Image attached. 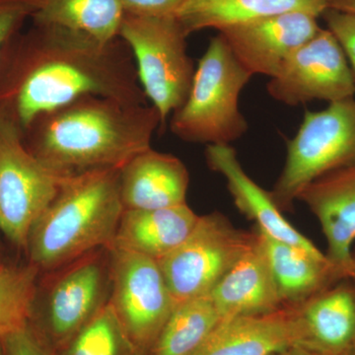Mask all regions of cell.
<instances>
[{"mask_svg":"<svg viewBox=\"0 0 355 355\" xmlns=\"http://www.w3.org/2000/svg\"><path fill=\"white\" fill-rule=\"evenodd\" d=\"M289 306L270 314L222 319L193 355H275L296 345Z\"/></svg>","mask_w":355,"mask_h":355,"instance_id":"d6986e66","label":"cell"},{"mask_svg":"<svg viewBox=\"0 0 355 355\" xmlns=\"http://www.w3.org/2000/svg\"><path fill=\"white\" fill-rule=\"evenodd\" d=\"M30 18L24 0H0V53Z\"/></svg>","mask_w":355,"mask_h":355,"instance_id":"4316f807","label":"cell"},{"mask_svg":"<svg viewBox=\"0 0 355 355\" xmlns=\"http://www.w3.org/2000/svg\"><path fill=\"white\" fill-rule=\"evenodd\" d=\"M85 96L146 104L130 48L33 23L0 53V116L22 132L41 114Z\"/></svg>","mask_w":355,"mask_h":355,"instance_id":"6da1fadb","label":"cell"},{"mask_svg":"<svg viewBox=\"0 0 355 355\" xmlns=\"http://www.w3.org/2000/svg\"><path fill=\"white\" fill-rule=\"evenodd\" d=\"M254 229L284 306L300 304L338 280L347 279L323 252L294 246L273 239L259 228Z\"/></svg>","mask_w":355,"mask_h":355,"instance_id":"ac0fdd59","label":"cell"},{"mask_svg":"<svg viewBox=\"0 0 355 355\" xmlns=\"http://www.w3.org/2000/svg\"><path fill=\"white\" fill-rule=\"evenodd\" d=\"M30 19L80 32L102 42L119 38L123 9L120 0H24Z\"/></svg>","mask_w":355,"mask_h":355,"instance_id":"7402d4cb","label":"cell"},{"mask_svg":"<svg viewBox=\"0 0 355 355\" xmlns=\"http://www.w3.org/2000/svg\"><path fill=\"white\" fill-rule=\"evenodd\" d=\"M2 355H51L30 324L0 342Z\"/></svg>","mask_w":355,"mask_h":355,"instance_id":"83f0119b","label":"cell"},{"mask_svg":"<svg viewBox=\"0 0 355 355\" xmlns=\"http://www.w3.org/2000/svg\"><path fill=\"white\" fill-rule=\"evenodd\" d=\"M350 355H355V349L354 350V352H352V354Z\"/></svg>","mask_w":355,"mask_h":355,"instance_id":"e575fe53","label":"cell"},{"mask_svg":"<svg viewBox=\"0 0 355 355\" xmlns=\"http://www.w3.org/2000/svg\"><path fill=\"white\" fill-rule=\"evenodd\" d=\"M221 320L210 294L180 303L146 355H193Z\"/></svg>","mask_w":355,"mask_h":355,"instance_id":"603a6c76","label":"cell"},{"mask_svg":"<svg viewBox=\"0 0 355 355\" xmlns=\"http://www.w3.org/2000/svg\"><path fill=\"white\" fill-rule=\"evenodd\" d=\"M355 166V100L330 103L306 112L302 125L287 142L282 174L270 191L282 211L291 210L306 187L329 173Z\"/></svg>","mask_w":355,"mask_h":355,"instance_id":"8992f818","label":"cell"},{"mask_svg":"<svg viewBox=\"0 0 355 355\" xmlns=\"http://www.w3.org/2000/svg\"><path fill=\"white\" fill-rule=\"evenodd\" d=\"M322 16L328 27L327 29L342 46L355 80V14L328 8Z\"/></svg>","mask_w":355,"mask_h":355,"instance_id":"484cf974","label":"cell"},{"mask_svg":"<svg viewBox=\"0 0 355 355\" xmlns=\"http://www.w3.org/2000/svg\"><path fill=\"white\" fill-rule=\"evenodd\" d=\"M109 252L110 304L132 352L146 355L176 304L157 261L121 248Z\"/></svg>","mask_w":355,"mask_h":355,"instance_id":"9c48e42d","label":"cell"},{"mask_svg":"<svg viewBox=\"0 0 355 355\" xmlns=\"http://www.w3.org/2000/svg\"><path fill=\"white\" fill-rule=\"evenodd\" d=\"M347 279L354 280L355 282V253L352 254V261L349 268H347Z\"/></svg>","mask_w":355,"mask_h":355,"instance_id":"1f68e13d","label":"cell"},{"mask_svg":"<svg viewBox=\"0 0 355 355\" xmlns=\"http://www.w3.org/2000/svg\"><path fill=\"white\" fill-rule=\"evenodd\" d=\"M130 355H141V354H139V352H130Z\"/></svg>","mask_w":355,"mask_h":355,"instance_id":"d6a6232c","label":"cell"},{"mask_svg":"<svg viewBox=\"0 0 355 355\" xmlns=\"http://www.w3.org/2000/svg\"><path fill=\"white\" fill-rule=\"evenodd\" d=\"M268 91L289 106L313 100L334 103L354 98L355 80L338 40L321 28L270 78Z\"/></svg>","mask_w":355,"mask_h":355,"instance_id":"30bf717a","label":"cell"},{"mask_svg":"<svg viewBox=\"0 0 355 355\" xmlns=\"http://www.w3.org/2000/svg\"><path fill=\"white\" fill-rule=\"evenodd\" d=\"M330 8L355 14V0H333Z\"/></svg>","mask_w":355,"mask_h":355,"instance_id":"f546056e","label":"cell"},{"mask_svg":"<svg viewBox=\"0 0 355 355\" xmlns=\"http://www.w3.org/2000/svg\"><path fill=\"white\" fill-rule=\"evenodd\" d=\"M275 355H319L299 345H292L288 349L277 352Z\"/></svg>","mask_w":355,"mask_h":355,"instance_id":"4dcf8cb0","label":"cell"},{"mask_svg":"<svg viewBox=\"0 0 355 355\" xmlns=\"http://www.w3.org/2000/svg\"><path fill=\"white\" fill-rule=\"evenodd\" d=\"M198 218L187 203L164 209H125L113 248L161 261L188 238Z\"/></svg>","mask_w":355,"mask_h":355,"instance_id":"ffe728a7","label":"cell"},{"mask_svg":"<svg viewBox=\"0 0 355 355\" xmlns=\"http://www.w3.org/2000/svg\"><path fill=\"white\" fill-rule=\"evenodd\" d=\"M256 240L220 212L200 216L190 235L159 261L175 304L207 295Z\"/></svg>","mask_w":355,"mask_h":355,"instance_id":"ba28073f","label":"cell"},{"mask_svg":"<svg viewBox=\"0 0 355 355\" xmlns=\"http://www.w3.org/2000/svg\"><path fill=\"white\" fill-rule=\"evenodd\" d=\"M123 12L148 17L176 16L187 0H120Z\"/></svg>","mask_w":355,"mask_h":355,"instance_id":"f1b7e54d","label":"cell"},{"mask_svg":"<svg viewBox=\"0 0 355 355\" xmlns=\"http://www.w3.org/2000/svg\"><path fill=\"white\" fill-rule=\"evenodd\" d=\"M190 175L171 154L148 148L120 170V191L125 209H157L187 203Z\"/></svg>","mask_w":355,"mask_h":355,"instance_id":"2e32d148","label":"cell"},{"mask_svg":"<svg viewBox=\"0 0 355 355\" xmlns=\"http://www.w3.org/2000/svg\"><path fill=\"white\" fill-rule=\"evenodd\" d=\"M123 202L120 170L71 175L30 231L27 251L38 270H55L93 253L110 251Z\"/></svg>","mask_w":355,"mask_h":355,"instance_id":"3957f363","label":"cell"},{"mask_svg":"<svg viewBox=\"0 0 355 355\" xmlns=\"http://www.w3.org/2000/svg\"><path fill=\"white\" fill-rule=\"evenodd\" d=\"M291 308L296 345L319 355L355 349V282L343 279Z\"/></svg>","mask_w":355,"mask_h":355,"instance_id":"7c38bea8","label":"cell"},{"mask_svg":"<svg viewBox=\"0 0 355 355\" xmlns=\"http://www.w3.org/2000/svg\"><path fill=\"white\" fill-rule=\"evenodd\" d=\"M39 270L0 261V342L30 324Z\"/></svg>","mask_w":355,"mask_h":355,"instance_id":"cb8c5ba5","label":"cell"},{"mask_svg":"<svg viewBox=\"0 0 355 355\" xmlns=\"http://www.w3.org/2000/svg\"><path fill=\"white\" fill-rule=\"evenodd\" d=\"M205 158L210 169L225 178L236 207L248 219L254 221L257 228L273 239L309 251H320L314 243L287 220L282 214L284 211L273 200L270 191L263 190L248 176L232 146L229 144L207 146Z\"/></svg>","mask_w":355,"mask_h":355,"instance_id":"5bb4252c","label":"cell"},{"mask_svg":"<svg viewBox=\"0 0 355 355\" xmlns=\"http://www.w3.org/2000/svg\"><path fill=\"white\" fill-rule=\"evenodd\" d=\"M254 231L253 245L209 293L222 319L270 314L286 307Z\"/></svg>","mask_w":355,"mask_h":355,"instance_id":"e0dca14e","label":"cell"},{"mask_svg":"<svg viewBox=\"0 0 355 355\" xmlns=\"http://www.w3.org/2000/svg\"><path fill=\"white\" fill-rule=\"evenodd\" d=\"M125 349L132 352L108 301L71 338L67 355H121Z\"/></svg>","mask_w":355,"mask_h":355,"instance_id":"d4e9b609","label":"cell"},{"mask_svg":"<svg viewBox=\"0 0 355 355\" xmlns=\"http://www.w3.org/2000/svg\"><path fill=\"white\" fill-rule=\"evenodd\" d=\"M161 128L153 105L85 96L41 114L23 132L26 146L51 170L64 175L121 170L151 147Z\"/></svg>","mask_w":355,"mask_h":355,"instance_id":"7a4b0ae2","label":"cell"},{"mask_svg":"<svg viewBox=\"0 0 355 355\" xmlns=\"http://www.w3.org/2000/svg\"><path fill=\"white\" fill-rule=\"evenodd\" d=\"M67 177L41 162L18 125L0 116V230L11 242L27 249L30 231Z\"/></svg>","mask_w":355,"mask_h":355,"instance_id":"52a82bcc","label":"cell"},{"mask_svg":"<svg viewBox=\"0 0 355 355\" xmlns=\"http://www.w3.org/2000/svg\"><path fill=\"white\" fill-rule=\"evenodd\" d=\"M0 355H2V352H1V345H0Z\"/></svg>","mask_w":355,"mask_h":355,"instance_id":"836d02e7","label":"cell"},{"mask_svg":"<svg viewBox=\"0 0 355 355\" xmlns=\"http://www.w3.org/2000/svg\"><path fill=\"white\" fill-rule=\"evenodd\" d=\"M252 76L223 37H214L198 62L186 102L173 113L172 132L184 141L207 146L240 139L248 123L239 96Z\"/></svg>","mask_w":355,"mask_h":355,"instance_id":"277c9868","label":"cell"},{"mask_svg":"<svg viewBox=\"0 0 355 355\" xmlns=\"http://www.w3.org/2000/svg\"><path fill=\"white\" fill-rule=\"evenodd\" d=\"M333 0H187L175 17L190 36L205 29L218 31L268 16L306 11L322 16Z\"/></svg>","mask_w":355,"mask_h":355,"instance_id":"44dd1931","label":"cell"},{"mask_svg":"<svg viewBox=\"0 0 355 355\" xmlns=\"http://www.w3.org/2000/svg\"><path fill=\"white\" fill-rule=\"evenodd\" d=\"M298 200L317 217L328 242L327 257L347 277L355 241V166L319 178L306 187Z\"/></svg>","mask_w":355,"mask_h":355,"instance_id":"4fadbf2b","label":"cell"},{"mask_svg":"<svg viewBox=\"0 0 355 355\" xmlns=\"http://www.w3.org/2000/svg\"><path fill=\"white\" fill-rule=\"evenodd\" d=\"M316 14L292 11L229 26L219 31L233 55L252 74L277 76L289 58L321 27Z\"/></svg>","mask_w":355,"mask_h":355,"instance_id":"8fae6325","label":"cell"},{"mask_svg":"<svg viewBox=\"0 0 355 355\" xmlns=\"http://www.w3.org/2000/svg\"><path fill=\"white\" fill-rule=\"evenodd\" d=\"M105 282L104 263L88 254L53 284L48 298V323L58 342L71 340L104 304Z\"/></svg>","mask_w":355,"mask_h":355,"instance_id":"9a60e30c","label":"cell"},{"mask_svg":"<svg viewBox=\"0 0 355 355\" xmlns=\"http://www.w3.org/2000/svg\"><path fill=\"white\" fill-rule=\"evenodd\" d=\"M119 38L130 51L146 99L160 116L161 128L186 102L195 67L187 53L188 35L175 16L123 14Z\"/></svg>","mask_w":355,"mask_h":355,"instance_id":"5b68a950","label":"cell"}]
</instances>
